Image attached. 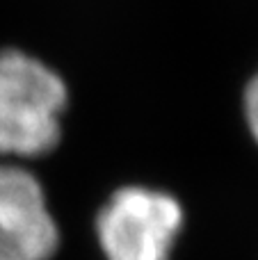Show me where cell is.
I'll return each instance as SVG.
<instances>
[{
  "instance_id": "obj_1",
  "label": "cell",
  "mask_w": 258,
  "mask_h": 260,
  "mask_svg": "<svg viewBox=\"0 0 258 260\" xmlns=\"http://www.w3.org/2000/svg\"><path fill=\"white\" fill-rule=\"evenodd\" d=\"M69 87L53 67L18 48H0V157H41L57 148Z\"/></svg>"
},
{
  "instance_id": "obj_2",
  "label": "cell",
  "mask_w": 258,
  "mask_h": 260,
  "mask_svg": "<svg viewBox=\"0 0 258 260\" xmlns=\"http://www.w3.org/2000/svg\"><path fill=\"white\" fill-rule=\"evenodd\" d=\"M185 212L176 197L144 185H123L96 215L105 260H169Z\"/></svg>"
},
{
  "instance_id": "obj_3",
  "label": "cell",
  "mask_w": 258,
  "mask_h": 260,
  "mask_svg": "<svg viewBox=\"0 0 258 260\" xmlns=\"http://www.w3.org/2000/svg\"><path fill=\"white\" fill-rule=\"evenodd\" d=\"M59 226L41 180L18 162H0V260H53Z\"/></svg>"
},
{
  "instance_id": "obj_4",
  "label": "cell",
  "mask_w": 258,
  "mask_h": 260,
  "mask_svg": "<svg viewBox=\"0 0 258 260\" xmlns=\"http://www.w3.org/2000/svg\"><path fill=\"white\" fill-rule=\"evenodd\" d=\"M245 121L254 142L258 144V73L247 82L245 89Z\"/></svg>"
}]
</instances>
